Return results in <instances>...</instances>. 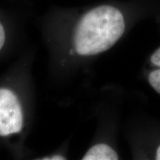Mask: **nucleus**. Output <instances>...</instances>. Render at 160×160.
Listing matches in <instances>:
<instances>
[{
    "label": "nucleus",
    "instance_id": "nucleus-3",
    "mask_svg": "<svg viewBox=\"0 0 160 160\" xmlns=\"http://www.w3.org/2000/svg\"><path fill=\"white\" fill-rule=\"evenodd\" d=\"M119 159L114 150L105 144H99L91 148L82 158L83 160H117Z\"/></svg>",
    "mask_w": 160,
    "mask_h": 160
},
{
    "label": "nucleus",
    "instance_id": "nucleus-1",
    "mask_svg": "<svg viewBox=\"0 0 160 160\" xmlns=\"http://www.w3.org/2000/svg\"><path fill=\"white\" fill-rule=\"evenodd\" d=\"M125 19L119 9L101 5L85 13L74 33L75 50L82 56L103 53L113 47L123 35Z\"/></svg>",
    "mask_w": 160,
    "mask_h": 160
},
{
    "label": "nucleus",
    "instance_id": "nucleus-5",
    "mask_svg": "<svg viewBox=\"0 0 160 160\" xmlns=\"http://www.w3.org/2000/svg\"><path fill=\"white\" fill-rule=\"evenodd\" d=\"M5 42V30L2 25L0 22V50L2 48Z\"/></svg>",
    "mask_w": 160,
    "mask_h": 160
},
{
    "label": "nucleus",
    "instance_id": "nucleus-2",
    "mask_svg": "<svg viewBox=\"0 0 160 160\" xmlns=\"http://www.w3.org/2000/svg\"><path fill=\"white\" fill-rule=\"evenodd\" d=\"M22 125V111L17 97L11 90L0 88V136L19 133Z\"/></svg>",
    "mask_w": 160,
    "mask_h": 160
},
{
    "label": "nucleus",
    "instance_id": "nucleus-4",
    "mask_svg": "<svg viewBox=\"0 0 160 160\" xmlns=\"http://www.w3.org/2000/svg\"><path fill=\"white\" fill-rule=\"evenodd\" d=\"M150 62L156 68L149 73L148 81L152 88L160 94V47L152 53Z\"/></svg>",
    "mask_w": 160,
    "mask_h": 160
},
{
    "label": "nucleus",
    "instance_id": "nucleus-6",
    "mask_svg": "<svg viewBox=\"0 0 160 160\" xmlns=\"http://www.w3.org/2000/svg\"><path fill=\"white\" fill-rule=\"evenodd\" d=\"M155 159L160 160V145L158 146L157 148V151H156Z\"/></svg>",
    "mask_w": 160,
    "mask_h": 160
}]
</instances>
